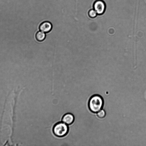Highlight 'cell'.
Returning a JSON list of instances; mask_svg holds the SVG:
<instances>
[{
  "mask_svg": "<svg viewBox=\"0 0 146 146\" xmlns=\"http://www.w3.org/2000/svg\"><path fill=\"white\" fill-rule=\"evenodd\" d=\"M104 105V100L101 96L96 95L92 96L89 101L88 106L90 111L97 113L102 109Z\"/></svg>",
  "mask_w": 146,
  "mask_h": 146,
  "instance_id": "6da1fadb",
  "label": "cell"
},
{
  "mask_svg": "<svg viewBox=\"0 0 146 146\" xmlns=\"http://www.w3.org/2000/svg\"><path fill=\"white\" fill-rule=\"evenodd\" d=\"M69 131L68 125L62 121H60L56 123L52 128L54 134L59 137L65 136Z\"/></svg>",
  "mask_w": 146,
  "mask_h": 146,
  "instance_id": "7a4b0ae2",
  "label": "cell"
},
{
  "mask_svg": "<svg viewBox=\"0 0 146 146\" xmlns=\"http://www.w3.org/2000/svg\"><path fill=\"white\" fill-rule=\"evenodd\" d=\"M93 8L98 15H102L106 9L105 3L102 0H97L94 4Z\"/></svg>",
  "mask_w": 146,
  "mask_h": 146,
  "instance_id": "3957f363",
  "label": "cell"
},
{
  "mask_svg": "<svg viewBox=\"0 0 146 146\" xmlns=\"http://www.w3.org/2000/svg\"><path fill=\"white\" fill-rule=\"evenodd\" d=\"M75 119L74 115L71 113H68L64 114L62 117V121L68 125L72 124Z\"/></svg>",
  "mask_w": 146,
  "mask_h": 146,
  "instance_id": "277c9868",
  "label": "cell"
},
{
  "mask_svg": "<svg viewBox=\"0 0 146 146\" xmlns=\"http://www.w3.org/2000/svg\"><path fill=\"white\" fill-rule=\"evenodd\" d=\"M52 28V24L48 21H45L42 23L39 27L41 31L46 33L49 32L51 30Z\"/></svg>",
  "mask_w": 146,
  "mask_h": 146,
  "instance_id": "5b68a950",
  "label": "cell"
},
{
  "mask_svg": "<svg viewBox=\"0 0 146 146\" xmlns=\"http://www.w3.org/2000/svg\"><path fill=\"white\" fill-rule=\"evenodd\" d=\"M45 33L41 31H38L35 35V38L36 40L40 42L43 41L45 38Z\"/></svg>",
  "mask_w": 146,
  "mask_h": 146,
  "instance_id": "8992f818",
  "label": "cell"
},
{
  "mask_svg": "<svg viewBox=\"0 0 146 146\" xmlns=\"http://www.w3.org/2000/svg\"><path fill=\"white\" fill-rule=\"evenodd\" d=\"M97 15L96 12L94 9L90 10L88 12L89 16L92 18L95 17Z\"/></svg>",
  "mask_w": 146,
  "mask_h": 146,
  "instance_id": "52a82bcc",
  "label": "cell"
},
{
  "mask_svg": "<svg viewBox=\"0 0 146 146\" xmlns=\"http://www.w3.org/2000/svg\"><path fill=\"white\" fill-rule=\"evenodd\" d=\"M106 113L105 111L103 110H101L97 112V115L100 118H103L106 115Z\"/></svg>",
  "mask_w": 146,
  "mask_h": 146,
  "instance_id": "ba28073f",
  "label": "cell"
}]
</instances>
